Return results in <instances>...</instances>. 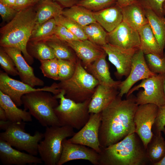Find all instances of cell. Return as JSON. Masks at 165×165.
<instances>
[{
  "mask_svg": "<svg viewBox=\"0 0 165 165\" xmlns=\"http://www.w3.org/2000/svg\"><path fill=\"white\" fill-rule=\"evenodd\" d=\"M136 99L132 94L123 100L118 95L101 112L99 140L101 147L114 144L135 133L134 118L138 106Z\"/></svg>",
  "mask_w": 165,
  "mask_h": 165,
  "instance_id": "1",
  "label": "cell"
},
{
  "mask_svg": "<svg viewBox=\"0 0 165 165\" xmlns=\"http://www.w3.org/2000/svg\"><path fill=\"white\" fill-rule=\"evenodd\" d=\"M34 6L18 11L14 18L0 29L1 46L20 50L30 65L33 63L34 60L28 53L27 47L36 24Z\"/></svg>",
  "mask_w": 165,
  "mask_h": 165,
  "instance_id": "2",
  "label": "cell"
},
{
  "mask_svg": "<svg viewBox=\"0 0 165 165\" xmlns=\"http://www.w3.org/2000/svg\"><path fill=\"white\" fill-rule=\"evenodd\" d=\"M99 153V165H146L151 163L146 149L135 133L105 148Z\"/></svg>",
  "mask_w": 165,
  "mask_h": 165,
  "instance_id": "3",
  "label": "cell"
},
{
  "mask_svg": "<svg viewBox=\"0 0 165 165\" xmlns=\"http://www.w3.org/2000/svg\"><path fill=\"white\" fill-rule=\"evenodd\" d=\"M57 99L50 92L44 91L25 94L21 98L24 109L28 110L32 116L46 127L60 126L54 111L59 105Z\"/></svg>",
  "mask_w": 165,
  "mask_h": 165,
  "instance_id": "4",
  "label": "cell"
},
{
  "mask_svg": "<svg viewBox=\"0 0 165 165\" xmlns=\"http://www.w3.org/2000/svg\"><path fill=\"white\" fill-rule=\"evenodd\" d=\"M98 81L88 72L78 59L73 75L69 79L57 83V88L63 91L66 98L77 102H81L90 99Z\"/></svg>",
  "mask_w": 165,
  "mask_h": 165,
  "instance_id": "5",
  "label": "cell"
},
{
  "mask_svg": "<svg viewBox=\"0 0 165 165\" xmlns=\"http://www.w3.org/2000/svg\"><path fill=\"white\" fill-rule=\"evenodd\" d=\"M46 127L43 139L38 144V153L45 165H57L62 152L63 141L72 136L75 132L68 126Z\"/></svg>",
  "mask_w": 165,
  "mask_h": 165,
  "instance_id": "6",
  "label": "cell"
},
{
  "mask_svg": "<svg viewBox=\"0 0 165 165\" xmlns=\"http://www.w3.org/2000/svg\"><path fill=\"white\" fill-rule=\"evenodd\" d=\"M54 96L60 99L59 104L54 111L60 126H68L80 130L89 119L88 106L91 98L83 102H77L65 97L63 91Z\"/></svg>",
  "mask_w": 165,
  "mask_h": 165,
  "instance_id": "7",
  "label": "cell"
},
{
  "mask_svg": "<svg viewBox=\"0 0 165 165\" xmlns=\"http://www.w3.org/2000/svg\"><path fill=\"white\" fill-rule=\"evenodd\" d=\"M24 122H12L4 132L0 133V139L18 150L37 155L38 153V144L43 138L44 134L36 131L33 135H31L25 132Z\"/></svg>",
  "mask_w": 165,
  "mask_h": 165,
  "instance_id": "8",
  "label": "cell"
},
{
  "mask_svg": "<svg viewBox=\"0 0 165 165\" xmlns=\"http://www.w3.org/2000/svg\"><path fill=\"white\" fill-rule=\"evenodd\" d=\"M163 77V75L157 74L142 80L139 84L130 90L126 95V97L142 88L143 90L140 91L136 97V102L138 105L152 104L160 107L165 105Z\"/></svg>",
  "mask_w": 165,
  "mask_h": 165,
  "instance_id": "9",
  "label": "cell"
},
{
  "mask_svg": "<svg viewBox=\"0 0 165 165\" xmlns=\"http://www.w3.org/2000/svg\"><path fill=\"white\" fill-rule=\"evenodd\" d=\"M8 75L0 71V91L9 96L18 107L22 105L21 98L25 94L37 91H44L56 95L60 92L57 88V83H54L50 86L35 88L21 81L12 79Z\"/></svg>",
  "mask_w": 165,
  "mask_h": 165,
  "instance_id": "10",
  "label": "cell"
},
{
  "mask_svg": "<svg viewBox=\"0 0 165 165\" xmlns=\"http://www.w3.org/2000/svg\"><path fill=\"white\" fill-rule=\"evenodd\" d=\"M158 109L159 107L153 104L139 105L134 115L135 133L146 149L153 135L152 127L157 116Z\"/></svg>",
  "mask_w": 165,
  "mask_h": 165,
  "instance_id": "11",
  "label": "cell"
},
{
  "mask_svg": "<svg viewBox=\"0 0 165 165\" xmlns=\"http://www.w3.org/2000/svg\"><path fill=\"white\" fill-rule=\"evenodd\" d=\"M101 123V113H90L86 124L71 138L70 143L79 144L91 148L99 153L101 151L99 132Z\"/></svg>",
  "mask_w": 165,
  "mask_h": 165,
  "instance_id": "12",
  "label": "cell"
},
{
  "mask_svg": "<svg viewBox=\"0 0 165 165\" xmlns=\"http://www.w3.org/2000/svg\"><path fill=\"white\" fill-rule=\"evenodd\" d=\"M142 51L138 49L134 54L132 60L131 69L128 75L121 82L118 88V95L122 97L127 94L133 86L137 82L157 74L152 72L148 68Z\"/></svg>",
  "mask_w": 165,
  "mask_h": 165,
  "instance_id": "13",
  "label": "cell"
},
{
  "mask_svg": "<svg viewBox=\"0 0 165 165\" xmlns=\"http://www.w3.org/2000/svg\"><path fill=\"white\" fill-rule=\"evenodd\" d=\"M107 40L108 43L126 50H138L140 48L138 31L123 21L112 31L108 33Z\"/></svg>",
  "mask_w": 165,
  "mask_h": 165,
  "instance_id": "14",
  "label": "cell"
},
{
  "mask_svg": "<svg viewBox=\"0 0 165 165\" xmlns=\"http://www.w3.org/2000/svg\"><path fill=\"white\" fill-rule=\"evenodd\" d=\"M62 151L57 165L77 160H88L94 165H99V153L94 149L83 145L69 142L64 139Z\"/></svg>",
  "mask_w": 165,
  "mask_h": 165,
  "instance_id": "15",
  "label": "cell"
},
{
  "mask_svg": "<svg viewBox=\"0 0 165 165\" xmlns=\"http://www.w3.org/2000/svg\"><path fill=\"white\" fill-rule=\"evenodd\" d=\"M109 61L116 67L119 76H127L130 72L133 57L138 50H126L108 43L101 46Z\"/></svg>",
  "mask_w": 165,
  "mask_h": 165,
  "instance_id": "16",
  "label": "cell"
},
{
  "mask_svg": "<svg viewBox=\"0 0 165 165\" xmlns=\"http://www.w3.org/2000/svg\"><path fill=\"white\" fill-rule=\"evenodd\" d=\"M2 47L13 59L21 81L33 87L44 85V81L35 76L33 68L23 56L20 50L12 47Z\"/></svg>",
  "mask_w": 165,
  "mask_h": 165,
  "instance_id": "17",
  "label": "cell"
},
{
  "mask_svg": "<svg viewBox=\"0 0 165 165\" xmlns=\"http://www.w3.org/2000/svg\"><path fill=\"white\" fill-rule=\"evenodd\" d=\"M0 160L4 165H25L41 164V158L16 149L5 141L0 139Z\"/></svg>",
  "mask_w": 165,
  "mask_h": 165,
  "instance_id": "18",
  "label": "cell"
},
{
  "mask_svg": "<svg viewBox=\"0 0 165 165\" xmlns=\"http://www.w3.org/2000/svg\"><path fill=\"white\" fill-rule=\"evenodd\" d=\"M66 42L82 61L84 66L93 63L105 53L101 46L94 43L88 39Z\"/></svg>",
  "mask_w": 165,
  "mask_h": 165,
  "instance_id": "19",
  "label": "cell"
},
{
  "mask_svg": "<svg viewBox=\"0 0 165 165\" xmlns=\"http://www.w3.org/2000/svg\"><path fill=\"white\" fill-rule=\"evenodd\" d=\"M117 88L99 84L91 97L88 106L90 113L102 111L119 94Z\"/></svg>",
  "mask_w": 165,
  "mask_h": 165,
  "instance_id": "20",
  "label": "cell"
},
{
  "mask_svg": "<svg viewBox=\"0 0 165 165\" xmlns=\"http://www.w3.org/2000/svg\"><path fill=\"white\" fill-rule=\"evenodd\" d=\"M107 55L105 52L94 62L84 68L98 81L99 84L118 89L121 81H115L111 77L106 60Z\"/></svg>",
  "mask_w": 165,
  "mask_h": 165,
  "instance_id": "21",
  "label": "cell"
},
{
  "mask_svg": "<svg viewBox=\"0 0 165 165\" xmlns=\"http://www.w3.org/2000/svg\"><path fill=\"white\" fill-rule=\"evenodd\" d=\"M96 21L109 33L123 21L122 8L116 4L102 10L94 12Z\"/></svg>",
  "mask_w": 165,
  "mask_h": 165,
  "instance_id": "22",
  "label": "cell"
},
{
  "mask_svg": "<svg viewBox=\"0 0 165 165\" xmlns=\"http://www.w3.org/2000/svg\"><path fill=\"white\" fill-rule=\"evenodd\" d=\"M121 8L123 21L133 28L138 31L148 24L145 9L137 2Z\"/></svg>",
  "mask_w": 165,
  "mask_h": 165,
  "instance_id": "23",
  "label": "cell"
},
{
  "mask_svg": "<svg viewBox=\"0 0 165 165\" xmlns=\"http://www.w3.org/2000/svg\"><path fill=\"white\" fill-rule=\"evenodd\" d=\"M0 106L5 111L8 120L12 123L32 120L29 112L19 108L10 97L0 91Z\"/></svg>",
  "mask_w": 165,
  "mask_h": 165,
  "instance_id": "24",
  "label": "cell"
},
{
  "mask_svg": "<svg viewBox=\"0 0 165 165\" xmlns=\"http://www.w3.org/2000/svg\"><path fill=\"white\" fill-rule=\"evenodd\" d=\"M36 24L43 23L62 14L63 7L52 0H40L35 5Z\"/></svg>",
  "mask_w": 165,
  "mask_h": 165,
  "instance_id": "25",
  "label": "cell"
},
{
  "mask_svg": "<svg viewBox=\"0 0 165 165\" xmlns=\"http://www.w3.org/2000/svg\"><path fill=\"white\" fill-rule=\"evenodd\" d=\"M138 31L139 35L141 46L140 49L145 54L153 53L163 56L159 45L149 24L140 28Z\"/></svg>",
  "mask_w": 165,
  "mask_h": 165,
  "instance_id": "26",
  "label": "cell"
},
{
  "mask_svg": "<svg viewBox=\"0 0 165 165\" xmlns=\"http://www.w3.org/2000/svg\"><path fill=\"white\" fill-rule=\"evenodd\" d=\"M145 9L148 24L163 53L165 48V17L159 16L150 9Z\"/></svg>",
  "mask_w": 165,
  "mask_h": 165,
  "instance_id": "27",
  "label": "cell"
},
{
  "mask_svg": "<svg viewBox=\"0 0 165 165\" xmlns=\"http://www.w3.org/2000/svg\"><path fill=\"white\" fill-rule=\"evenodd\" d=\"M62 15L73 20L82 27L96 22L94 12L77 5L63 9Z\"/></svg>",
  "mask_w": 165,
  "mask_h": 165,
  "instance_id": "28",
  "label": "cell"
},
{
  "mask_svg": "<svg viewBox=\"0 0 165 165\" xmlns=\"http://www.w3.org/2000/svg\"><path fill=\"white\" fill-rule=\"evenodd\" d=\"M146 151L148 159L152 164L160 162L165 156V140L162 132L153 134L148 144Z\"/></svg>",
  "mask_w": 165,
  "mask_h": 165,
  "instance_id": "29",
  "label": "cell"
},
{
  "mask_svg": "<svg viewBox=\"0 0 165 165\" xmlns=\"http://www.w3.org/2000/svg\"><path fill=\"white\" fill-rule=\"evenodd\" d=\"M45 42L53 49L55 57L58 59L77 61L73 50L67 44L54 35Z\"/></svg>",
  "mask_w": 165,
  "mask_h": 165,
  "instance_id": "30",
  "label": "cell"
},
{
  "mask_svg": "<svg viewBox=\"0 0 165 165\" xmlns=\"http://www.w3.org/2000/svg\"><path fill=\"white\" fill-rule=\"evenodd\" d=\"M57 25L54 18L42 24H36L29 42L44 41L54 35Z\"/></svg>",
  "mask_w": 165,
  "mask_h": 165,
  "instance_id": "31",
  "label": "cell"
},
{
  "mask_svg": "<svg viewBox=\"0 0 165 165\" xmlns=\"http://www.w3.org/2000/svg\"><path fill=\"white\" fill-rule=\"evenodd\" d=\"M29 54L39 61L55 58L52 48L45 41L29 42L27 47Z\"/></svg>",
  "mask_w": 165,
  "mask_h": 165,
  "instance_id": "32",
  "label": "cell"
},
{
  "mask_svg": "<svg viewBox=\"0 0 165 165\" xmlns=\"http://www.w3.org/2000/svg\"><path fill=\"white\" fill-rule=\"evenodd\" d=\"M88 39L102 46L108 42V32L97 22L82 27Z\"/></svg>",
  "mask_w": 165,
  "mask_h": 165,
  "instance_id": "33",
  "label": "cell"
},
{
  "mask_svg": "<svg viewBox=\"0 0 165 165\" xmlns=\"http://www.w3.org/2000/svg\"><path fill=\"white\" fill-rule=\"evenodd\" d=\"M57 24L62 25L75 35L80 40L87 39L82 26L73 20L62 14L54 18Z\"/></svg>",
  "mask_w": 165,
  "mask_h": 165,
  "instance_id": "34",
  "label": "cell"
},
{
  "mask_svg": "<svg viewBox=\"0 0 165 165\" xmlns=\"http://www.w3.org/2000/svg\"><path fill=\"white\" fill-rule=\"evenodd\" d=\"M40 68L44 76L55 80H59L58 59H53L39 61Z\"/></svg>",
  "mask_w": 165,
  "mask_h": 165,
  "instance_id": "35",
  "label": "cell"
},
{
  "mask_svg": "<svg viewBox=\"0 0 165 165\" xmlns=\"http://www.w3.org/2000/svg\"><path fill=\"white\" fill-rule=\"evenodd\" d=\"M145 61L150 70L156 74L165 75V60L163 56L153 54H145Z\"/></svg>",
  "mask_w": 165,
  "mask_h": 165,
  "instance_id": "36",
  "label": "cell"
},
{
  "mask_svg": "<svg viewBox=\"0 0 165 165\" xmlns=\"http://www.w3.org/2000/svg\"><path fill=\"white\" fill-rule=\"evenodd\" d=\"M117 0H80L76 5L84 7L93 12H96L116 4Z\"/></svg>",
  "mask_w": 165,
  "mask_h": 165,
  "instance_id": "37",
  "label": "cell"
},
{
  "mask_svg": "<svg viewBox=\"0 0 165 165\" xmlns=\"http://www.w3.org/2000/svg\"><path fill=\"white\" fill-rule=\"evenodd\" d=\"M58 80H66L71 78L75 72L77 61L58 59Z\"/></svg>",
  "mask_w": 165,
  "mask_h": 165,
  "instance_id": "38",
  "label": "cell"
},
{
  "mask_svg": "<svg viewBox=\"0 0 165 165\" xmlns=\"http://www.w3.org/2000/svg\"><path fill=\"white\" fill-rule=\"evenodd\" d=\"M0 64L1 68L8 75L13 76L19 75L13 59L2 46L0 48Z\"/></svg>",
  "mask_w": 165,
  "mask_h": 165,
  "instance_id": "39",
  "label": "cell"
},
{
  "mask_svg": "<svg viewBox=\"0 0 165 165\" xmlns=\"http://www.w3.org/2000/svg\"><path fill=\"white\" fill-rule=\"evenodd\" d=\"M165 0H138L144 9H150L161 17H164L163 5Z\"/></svg>",
  "mask_w": 165,
  "mask_h": 165,
  "instance_id": "40",
  "label": "cell"
},
{
  "mask_svg": "<svg viewBox=\"0 0 165 165\" xmlns=\"http://www.w3.org/2000/svg\"><path fill=\"white\" fill-rule=\"evenodd\" d=\"M54 35L59 39L66 42L79 40L66 27L57 24Z\"/></svg>",
  "mask_w": 165,
  "mask_h": 165,
  "instance_id": "41",
  "label": "cell"
},
{
  "mask_svg": "<svg viewBox=\"0 0 165 165\" xmlns=\"http://www.w3.org/2000/svg\"><path fill=\"white\" fill-rule=\"evenodd\" d=\"M165 105L159 107L157 116L152 127L153 134L163 132L165 130Z\"/></svg>",
  "mask_w": 165,
  "mask_h": 165,
  "instance_id": "42",
  "label": "cell"
},
{
  "mask_svg": "<svg viewBox=\"0 0 165 165\" xmlns=\"http://www.w3.org/2000/svg\"><path fill=\"white\" fill-rule=\"evenodd\" d=\"M18 12L14 7L7 5L0 1V14L3 21L11 20Z\"/></svg>",
  "mask_w": 165,
  "mask_h": 165,
  "instance_id": "43",
  "label": "cell"
},
{
  "mask_svg": "<svg viewBox=\"0 0 165 165\" xmlns=\"http://www.w3.org/2000/svg\"><path fill=\"white\" fill-rule=\"evenodd\" d=\"M37 2L36 0H16L14 8L19 11L29 7L34 6Z\"/></svg>",
  "mask_w": 165,
  "mask_h": 165,
  "instance_id": "44",
  "label": "cell"
},
{
  "mask_svg": "<svg viewBox=\"0 0 165 165\" xmlns=\"http://www.w3.org/2000/svg\"><path fill=\"white\" fill-rule=\"evenodd\" d=\"M57 2L63 8H69L76 5L80 0H52Z\"/></svg>",
  "mask_w": 165,
  "mask_h": 165,
  "instance_id": "45",
  "label": "cell"
},
{
  "mask_svg": "<svg viewBox=\"0 0 165 165\" xmlns=\"http://www.w3.org/2000/svg\"><path fill=\"white\" fill-rule=\"evenodd\" d=\"M137 1L138 0H117L116 4L122 7L137 2Z\"/></svg>",
  "mask_w": 165,
  "mask_h": 165,
  "instance_id": "46",
  "label": "cell"
},
{
  "mask_svg": "<svg viewBox=\"0 0 165 165\" xmlns=\"http://www.w3.org/2000/svg\"><path fill=\"white\" fill-rule=\"evenodd\" d=\"M12 122L9 120L3 121L0 120V129L5 130L9 126Z\"/></svg>",
  "mask_w": 165,
  "mask_h": 165,
  "instance_id": "47",
  "label": "cell"
},
{
  "mask_svg": "<svg viewBox=\"0 0 165 165\" xmlns=\"http://www.w3.org/2000/svg\"><path fill=\"white\" fill-rule=\"evenodd\" d=\"M0 120L6 121L8 120L5 110L0 106Z\"/></svg>",
  "mask_w": 165,
  "mask_h": 165,
  "instance_id": "48",
  "label": "cell"
},
{
  "mask_svg": "<svg viewBox=\"0 0 165 165\" xmlns=\"http://www.w3.org/2000/svg\"><path fill=\"white\" fill-rule=\"evenodd\" d=\"M0 1L7 5L14 8L15 6L16 0H0Z\"/></svg>",
  "mask_w": 165,
  "mask_h": 165,
  "instance_id": "49",
  "label": "cell"
},
{
  "mask_svg": "<svg viewBox=\"0 0 165 165\" xmlns=\"http://www.w3.org/2000/svg\"><path fill=\"white\" fill-rule=\"evenodd\" d=\"M155 165H165V156L160 162L156 163Z\"/></svg>",
  "mask_w": 165,
  "mask_h": 165,
  "instance_id": "50",
  "label": "cell"
},
{
  "mask_svg": "<svg viewBox=\"0 0 165 165\" xmlns=\"http://www.w3.org/2000/svg\"><path fill=\"white\" fill-rule=\"evenodd\" d=\"M163 87L164 94L165 96V75H163Z\"/></svg>",
  "mask_w": 165,
  "mask_h": 165,
  "instance_id": "51",
  "label": "cell"
},
{
  "mask_svg": "<svg viewBox=\"0 0 165 165\" xmlns=\"http://www.w3.org/2000/svg\"><path fill=\"white\" fill-rule=\"evenodd\" d=\"M163 9L164 16H165V1L163 5Z\"/></svg>",
  "mask_w": 165,
  "mask_h": 165,
  "instance_id": "52",
  "label": "cell"
},
{
  "mask_svg": "<svg viewBox=\"0 0 165 165\" xmlns=\"http://www.w3.org/2000/svg\"><path fill=\"white\" fill-rule=\"evenodd\" d=\"M163 57L165 59V53L163 54Z\"/></svg>",
  "mask_w": 165,
  "mask_h": 165,
  "instance_id": "53",
  "label": "cell"
},
{
  "mask_svg": "<svg viewBox=\"0 0 165 165\" xmlns=\"http://www.w3.org/2000/svg\"><path fill=\"white\" fill-rule=\"evenodd\" d=\"M163 133H164V134H165V130L163 131Z\"/></svg>",
  "mask_w": 165,
  "mask_h": 165,
  "instance_id": "54",
  "label": "cell"
},
{
  "mask_svg": "<svg viewBox=\"0 0 165 165\" xmlns=\"http://www.w3.org/2000/svg\"><path fill=\"white\" fill-rule=\"evenodd\" d=\"M39 0H36V1L37 2H38V1H39Z\"/></svg>",
  "mask_w": 165,
  "mask_h": 165,
  "instance_id": "55",
  "label": "cell"
}]
</instances>
